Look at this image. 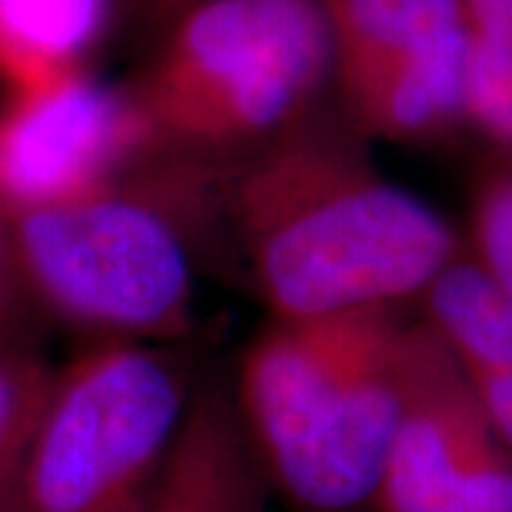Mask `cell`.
Wrapping results in <instances>:
<instances>
[{
	"label": "cell",
	"instance_id": "cell-1",
	"mask_svg": "<svg viewBox=\"0 0 512 512\" xmlns=\"http://www.w3.org/2000/svg\"><path fill=\"white\" fill-rule=\"evenodd\" d=\"M325 106L231 171V211L274 319L393 308L458 256L439 214L370 165Z\"/></svg>",
	"mask_w": 512,
	"mask_h": 512
},
{
	"label": "cell",
	"instance_id": "cell-2",
	"mask_svg": "<svg viewBox=\"0 0 512 512\" xmlns=\"http://www.w3.org/2000/svg\"><path fill=\"white\" fill-rule=\"evenodd\" d=\"M393 308L274 319L234 387L268 487L293 512H373L404 407Z\"/></svg>",
	"mask_w": 512,
	"mask_h": 512
},
{
	"label": "cell",
	"instance_id": "cell-3",
	"mask_svg": "<svg viewBox=\"0 0 512 512\" xmlns=\"http://www.w3.org/2000/svg\"><path fill=\"white\" fill-rule=\"evenodd\" d=\"M128 89L157 154H254L330 97L322 3L197 0L154 35Z\"/></svg>",
	"mask_w": 512,
	"mask_h": 512
},
{
	"label": "cell",
	"instance_id": "cell-4",
	"mask_svg": "<svg viewBox=\"0 0 512 512\" xmlns=\"http://www.w3.org/2000/svg\"><path fill=\"white\" fill-rule=\"evenodd\" d=\"M214 177L217 168L185 157L9 220L23 288L72 325L120 342L183 333L194 296L188 202Z\"/></svg>",
	"mask_w": 512,
	"mask_h": 512
},
{
	"label": "cell",
	"instance_id": "cell-5",
	"mask_svg": "<svg viewBox=\"0 0 512 512\" xmlns=\"http://www.w3.org/2000/svg\"><path fill=\"white\" fill-rule=\"evenodd\" d=\"M194 390L174 353L140 342L55 370L0 512H143Z\"/></svg>",
	"mask_w": 512,
	"mask_h": 512
},
{
	"label": "cell",
	"instance_id": "cell-6",
	"mask_svg": "<svg viewBox=\"0 0 512 512\" xmlns=\"http://www.w3.org/2000/svg\"><path fill=\"white\" fill-rule=\"evenodd\" d=\"M330 94L359 134L430 140L464 123L473 35L458 0H319Z\"/></svg>",
	"mask_w": 512,
	"mask_h": 512
},
{
	"label": "cell",
	"instance_id": "cell-7",
	"mask_svg": "<svg viewBox=\"0 0 512 512\" xmlns=\"http://www.w3.org/2000/svg\"><path fill=\"white\" fill-rule=\"evenodd\" d=\"M157 157L126 86L74 72L0 103V217L94 194Z\"/></svg>",
	"mask_w": 512,
	"mask_h": 512
},
{
	"label": "cell",
	"instance_id": "cell-8",
	"mask_svg": "<svg viewBox=\"0 0 512 512\" xmlns=\"http://www.w3.org/2000/svg\"><path fill=\"white\" fill-rule=\"evenodd\" d=\"M373 512H512V453L427 325L404 333V407Z\"/></svg>",
	"mask_w": 512,
	"mask_h": 512
},
{
	"label": "cell",
	"instance_id": "cell-9",
	"mask_svg": "<svg viewBox=\"0 0 512 512\" xmlns=\"http://www.w3.org/2000/svg\"><path fill=\"white\" fill-rule=\"evenodd\" d=\"M268 495L271 487L245 436L234 387H197L143 512H268Z\"/></svg>",
	"mask_w": 512,
	"mask_h": 512
},
{
	"label": "cell",
	"instance_id": "cell-10",
	"mask_svg": "<svg viewBox=\"0 0 512 512\" xmlns=\"http://www.w3.org/2000/svg\"><path fill=\"white\" fill-rule=\"evenodd\" d=\"M424 296V325L447 350L498 441L512 453V293L453 259Z\"/></svg>",
	"mask_w": 512,
	"mask_h": 512
},
{
	"label": "cell",
	"instance_id": "cell-11",
	"mask_svg": "<svg viewBox=\"0 0 512 512\" xmlns=\"http://www.w3.org/2000/svg\"><path fill=\"white\" fill-rule=\"evenodd\" d=\"M117 15L120 0H0V83L23 92L86 72Z\"/></svg>",
	"mask_w": 512,
	"mask_h": 512
},
{
	"label": "cell",
	"instance_id": "cell-12",
	"mask_svg": "<svg viewBox=\"0 0 512 512\" xmlns=\"http://www.w3.org/2000/svg\"><path fill=\"white\" fill-rule=\"evenodd\" d=\"M55 370L40 359L3 350L0 353V507L15 476L20 450L29 439Z\"/></svg>",
	"mask_w": 512,
	"mask_h": 512
},
{
	"label": "cell",
	"instance_id": "cell-13",
	"mask_svg": "<svg viewBox=\"0 0 512 512\" xmlns=\"http://www.w3.org/2000/svg\"><path fill=\"white\" fill-rule=\"evenodd\" d=\"M464 123L512 151V43L476 40L464 86Z\"/></svg>",
	"mask_w": 512,
	"mask_h": 512
},
{
	"label": "cell",
	"instance_id": "cell-14",
	"mask_svg": "<svg viewBox=\"0 0 512 512\" xmlns=\"http://www.w3.org/2000/svg\"><path fill=\"white\" fill-rule=\"evenodd\" d=\"M473 245L484 274L512 293V168L493 171L473 202Z\"/></svg>",
	"mask_w": 512,
	"mask_h": 512
},
{
	"label": "cell",
	"instance_id": "cell-15",
	"mask_svg": "<svg viewBox=\"0 0 512 512\" xmlns=\"http://www.w3.org/2000/svg\"><path fill=\"white\" fill-rule=\"evenodd\" d=\"M461 15L476 40L512 43V0H458Z\"/></svg>",
	"mask_w": 512,
	"mask_h": 512
},
{
	"label": "cell",
	"instance_id": "cell-16",
	"mask_svg": "<svg viewBox=\"0 0 512 512\" xmlns=\"http://www.w3.org/2000/svg\"><path fill=\"white\" fill-rule=\"evenodd\" d=\"M191 3H197V0H120V9H123V15L134 20V26L140 32L154 37L168 20Z\"/></svg>",
	"mask_w": 512,
	"mask_h": 512
},
{
	"label": "cell",
	"instance_id": "cell-17",
	"mask_svg": "<svg viewBox=\"0 0 512 512\" xmlns=\"http://www.w3.org/2000/svg\"><path fill=\"white\" fill-rule=\"evenodd\" d=\"M18 285H23V282H20L18 262H15V251H12L9 222L0 217V328H3L6 316L12 311ZM0 353H3V348H0Z\"/></svg>",
	"mask_w": 512,
	"mask_h": 512
}]
</instances>
